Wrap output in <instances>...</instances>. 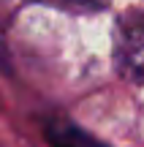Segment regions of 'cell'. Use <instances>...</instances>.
<instances>
[{"instance_id": "cell-1", "label": "cell", "mask_w": 144, "mask_h": 147, "mask_svg": "<svg viewBox=\"0 0 144 147\" xmlns=\"http://www.w3.org/2000/svg\"><path fill=\"white\" fill-rule=\"evenodd\" d=\"M114 60H117V71L125 79L144 84V11L128 16L117 27Z\"/></svg>"}, {"instance_id": "cell-2", "label": "cell", "mask_w": 144, "mask_h": 147, "mask_svg": "<svg viewBox=\"0 0 144 147\" xmlns=\"http://www.w3.org/2000/svg\"><path fill=\"white\" fill-rule=\"evenodd\" d=\"M46 139L52 147H106L84 128L74 125L68 120H49L46 123Z\"/></svg>"}, {"instance_id": "cell-3", "label": "cell", "mask_w": 144, "mask_h": 147, "mask_svg": "<svg viewBox=\"0 0 144 147\" xmlns=\"http://www.w3.org/2000/svg\"><path fill=\"white\" fill-rule=\"evenodd\" d=\"M60 8H74V11H98L103 5H109V0H46Z\"/></svg>"}]
</instances>
